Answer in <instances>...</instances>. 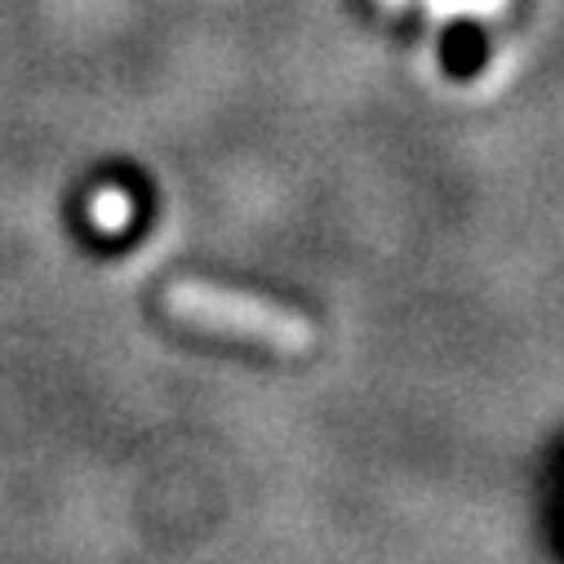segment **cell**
I'll return each mask as SVG.
<instances>
[{
    "label": "cell",
    "mask_w": 564,
    "mask_h": 564,
    "mask_svg": "<svg viewBox=\"0 0 564 564\" xmlns=\"http://www.w3.org/2000/svg\"><path fill=\"white\" fill-rule=\"evenodd\" d=\"M382 6H387V10H404V6H409V0H382Z\"/></svg>",
    "instance_id": "277c9868"
},
{
    "label": "cell",
    "mask_w": 564,
    "mask_h": 564,
    "mask_svg": "<svg viewBox=\"0 0 564 564\" xmlns=\"http://www.w3.org/2000/svg\"><path fill=\"white\" fill-rule=\"evenodd\" d=\"M129 214H133V205H129V196L120 187H102L94 196V205H89V223L98 231H120L129 223Z\"/></svg>",
    "instance_id": "3957f363"
},
{
    "label": "cell",
    "mask_w": 564,
    "mask_h": 564,
    "mask_svg": "<svg viewBox=\"0 0 564 564\" xmlns=\"http://www.w3.org/2000/svg\"><path fill=\"white\" fill-rule=\"evenodd\" d=\"M422 10L436 23L449 19H502L511 10V0H422Z\"/></svg>",
    "instance_id": "7a4b0ae2"
},
{
    "label": "cell",
    "mask_w": 564,
    "mask_h": 564,
    "mask_svg": "<svg viewBox=\"0 0 564 564\" xmlns=\"http://www.w3.org/2000/svg\"><path fill=\"white\" fill-rule=\"evenodd\" d=\"M170 316L209 334H236L249 343H262L271 351H307L316 343V325L280 303H267L258 294H240V290H223L209 280H178L165 294Z\"/></svg>",
    "instance_id": "6da1fadb"
}]
</instances>
